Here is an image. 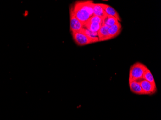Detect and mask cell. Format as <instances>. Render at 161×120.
I'll use <instances>...</instances> for the list:
<instances>
[{
	"label": "cell",
	"mask_w": 161,
	"mask_h": 120,
	"mask_svg": "<svg viewBox=\"0 0 161 120\" xmlns=\"http://www.w3.org/2000/svg\"><path fill=\"white\" fill-rule=\"evenodd\" d=\"M92 1H78L71 8L75 17L85 25L87 23L91 17L94 16Z\"/></svg>",
	"instance_id": "cell-1"
},
{
	"label": "cell",
	"mask_w": 161,
	"mask_h": 120,
	"mask_svg": "<svg viewBox=\"0 0 161 120\" xmlns=\"http://www.w3.org/2000/svg\"><path fill=\"white\" fill-rule=\"evenodd\" d=\"M147 67L141 63H136L131 67L129 72V81H140L143 79Z\"/></svg>",
	"instance_id": "cell-2"
},
{
	"label": "cell",
	"mask_w": 161,
	"mask_h": 120,
	"mask_svg": "<svg viewBox=\"0 0 161 120\" xmlns=\"http://www.w3.org/2000/svg\"><path fill=\"white\" fill-rule=\"evenodd\" d=\"M72 37L75 43L78 45H86L91 43H95L99 41L98 38H92L89 36H87L85 33L82 32H75L72 33Z\"/></svg>",
	"instance_id": "cell-3"
},
{
	"label": "cell",
	"mask_w": 161,
	"mask_h": 120,
	"mask_svg": "<svg viewBox=\"0 0 161 120\" xmlns=\"http://www.w3.org/2000/svg\"><path fill=\"white\" fill-rule=\"evenodd\" d=\"M82 24L75 17L72 10H70V30L71 33L82 32L84 28Z\"/></svg>",
	"instance_id": "cell-4"
},
{
	"label": "cell",
	"mask_w": 161,
	"mask_h": 120,
	"mask_svg": "<svg viewBox=\"0 0 161 120\" xmlns=\"http://www.w3.org/2000/svg\"><path fill=\"white\" fill-rule=\"evenodd\" d=\"M140 82L143 95H152L155 93L157 91L156 85L144 79L138 81Z\"/></svg>",
	"instance_id": "cell-5"
},
{
	"label": "cell",
	"mask_w": 161,
	"mask_h": 120,
	"mask_svg": "<svg viewBox=\"0 0 161 120\" xmlns=\"http://www.w3.org/2000/svg\"><path fill=\"white\" fill-rule=\"evenodd\" d=\"M99 5L102 7L107 16H112L118 20V21H121V18L118 13L112 6L103 3H99Z\"/></svg>",
	"instance_id": "cell-6"
},
{
	"label": "cell",
	"mask_w": 161,
	"mask_h": 120,
	"mask_svg": "<svg viewBox=\"0 0 161 120\" xmlns=\"http://www.w3.org/2000/svg\"><path fill=\"white\" fill-rule=\"evenodd\" d=\"M108 27L102 24L99 31L97 32V37L99 41H106L111 39L108 33Z\"/></svg>",
	"instance_id": "cell-7"
},
{
	"label": "cell",
	"mask_w": 161,
	"mask_h": 120,
	"mask_svg": "<svg viewBox=\"0 0 161 120\" xmlns=\"http://www.w3.org/2000/svg\"><path fill=\"white\" fill-rule=\"evenodd\" d=\"M122 27L121 23L119 22L115 25L108 28V33L111 37V39L114 38L118 36L122 31Z\"/></svg>",
	"instance_id": "cell-8"
},
{
	"label": "cell",
	"mask_w": 161,
	"mask_h": 120,
	"mask_svg": "<svg viewBox=\"0 0 161 120\" xmlns=\"http://www.w3.org/2000/svg\"><path fill=\"white\" fill-rule=\"evenodd\" d=\"M129 87L131 91L138 95H143L140 82L137 81H129Z\"/></svg>",
	"instance_id": "cell-9"
},
{
	"label": "cell",
	"mask_w": 161,
	"mask_h": 120,
	"mask_svg": "<svg viewBox=\"0 0 161 120\" xmlns=\"http://www.w3.org/2000/svg\"><path fill=\"white\" fill-rule=\"evenodd\" d=\"M93 9L94 16L100 17L103 19L107 16L102 7L99 5V3H93Z\"/></svg>",
	"instance_id": "cell-10"
},
{
	"label": "cell",
	"mask_w": 161,
	"mask_h": 120,
	"mask_svg": "<svg viewBox=\"0 0 161 120\" xmlns=\"http://www.w3.org/2000/svg\"><path fill=\"white\" fill-rule=\"evenodd\" d=\"M84 26L91 32L97 33L102 26V24H99L97 22L88 21L86 24L84 25Z\"/></svg>",
	"instance_id": "cell-11"
},
{
	"label": "cell",
	"mask_w": 161,
	"mask_h": 120,
	"mask_svg": "<svg viewBox=\"0 0 161 120\" xmlns=\"http://www.w3.org/2000/svg\"><path fill=\"white\" fill-rule=\"evenodd\" d=\"M119 22L118 20L112 16H107L103 19V25L107 26L108 28L115 25Z\"/></svg>",
	"instance_id": "cell-12"
},
{
	"label": "cell",
	"mask_w": 161,
	"mask_h": 120,
	"mask_svg": "<svg viewBox=\"0 0 161 120\" xmlns=\"http://www.w3.org/2000/svg\"><path fill=\"white\" fill-rule=\"evenodd\" d=\"M143 79L148 81V82L152 83V84L156 85L154 77L153 76L151 71L148 68H147V70H146L144 74Z\"/></svg>",
	"instance_id": "cell-13"
},
{
	"label": "cell",
	"mask_w": 161,
	"mask_h": 120,
	"mask_svg": "<svg viewBox=\"0 0 161 120\" xmlns=\"http://www.w3.org/2000/svg\"><path fill=\"white\" fill-rule=\"evenodd\" d=\"M88 21L94 22H97L99 24H102L103 23V19L100 17H97V16H93V17L90 18V19Z\"/></svg>",
	"instance_id": "cell-14"
}]
</instances>
